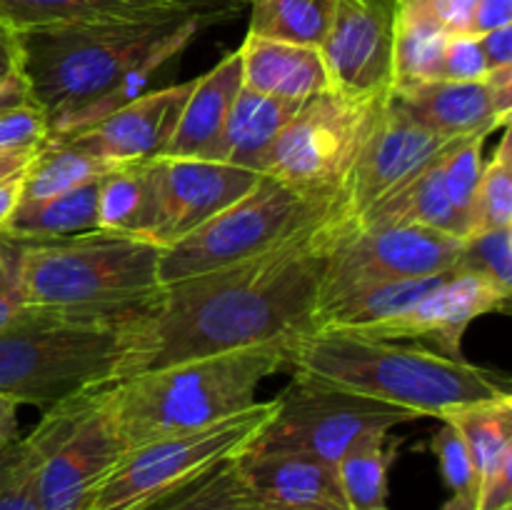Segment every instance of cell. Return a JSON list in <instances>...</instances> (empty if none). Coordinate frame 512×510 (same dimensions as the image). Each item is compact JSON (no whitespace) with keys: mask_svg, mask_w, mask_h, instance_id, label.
<instances>
[{"mask_svg":"<svg viewBox=\"0 0 512 510\" xmlns=\"http://www.w3.org/2000/svg\"><path fill=\"white\" fill-rule=\"evenodd\" d=\"M335 235L333 215L243 263L160 285L128 323L118 380L310 333Z\"/></svg>","mask_w":512,"mask_h":510,"instance_id":"6da1fadb","label":"cell"},{"mask_svg":"<svg viewBox=\"0 0 512 510\" xmlns=\"http://www.w3.org/2000/svg\"><path fill=\"white\" fill-rule=\"evenodd\" d=\"M210 23L200 13H178L18 33L20 73L48 120L50 138L103 118L123 103L125 90L183 53Z\"/></svg>","mask_w":512,"mask_h":510,"instance_id":"7a4b0ae2","label":"cell"},{"mask_svg":"<svg viewBox=\"0 0 512 510\" xmlns=\"http://www.w3.org/2000/svg\"><path fill=\"white\" fill-rule=\"evenodd\" d=\"M285 368L298 378L398 405L418 418L440 420L458 405L512 395L508 378L465 358L340 330H310L288 340Z\"/></svg>","mask_w":512,"mask_h":510,"instance_id":"3957f363","label":"cell"},{"mask_svg":"<svg viewBox=\"0 0 512 510\" xmlns=\"http://www.w3.org/2000/svg\"><path fill=\"white\" fill-rule=\"evenodd\" d=\"M145 298L100 308L25 305L0 333V395L48 410L115 383L128 323Z\"/></svg>","mask_w":512,"mask_h":510,"instance_id":"277c9868","label":"cell"},{"mask_svg":"<svg viewBox=\"0 0 512 510\" xmlns=\"http://www.w3.org/2000/svg\"><path fill=\"white\" fill-rule=\"evenodd\" d=\"M288 340L208 355L110 383V403L128 450L210 428L258 403L265 378L285 370Z\"/></svg>","mask_w":512,"mask_h":510,"instance_id":"5b68a950","label":"cell"},{"mask_svg":"<svg viewBox=\"0 0 512 510\" xmlns=\"http://www.w3.org/2000/svg\"><path fill=\"white\" fill-rule=\"evenodd\" d=\"M25 305L100 308L160 288L163 248L130 235L93 233L58 240H10Z\"/></svg>","mask_w":512,"mask_h":510,"instance_id":"8992f818","label":"cell"},{"mask_svg":"<svg viewBox=\"0 0 512 510\" xmlns=\"http://www.w3.org/2000/svg\"><path fill=\"white\" fill-rule=\"evenodd\" d=\"M333 215L338 218V198H313L280 183L273 175H260L243 198L200 225L188 238L163 248L160 285L243 263Z\"/></svg>","mask_w":512,"mask_h":510,"instance_id":"52a82bcc","label":"cell"},{"mask_svg":"<svg viewBox=\"0 0 512 510\" xmlns=\"http://www.w3.org/2000/svg\"><path fill=\"white\" fill-rule=\"evenodd\" d=\"M278 408V398L258 400L253 408L210 428L160 438L125 453L95 493L88 510H140L183 488L223 460L240 458L260 438Z\"/></svg>","mask_w":512,"mask_h":510,"instance_id":"ba28073f","label":"cell"},{"mask_svg":"<svg viewBox=\"0 0 512 510\" xmlns=\"http://www.w3.org/2000/svg\"><path fill=\"white\" fill-rule=\"evenodd\" d=\"M45 450L38 470L40 510H88L128 445L115 420L110 385L43 413Z\"/></svg>","mask_w":512,"mask_h":510,"instance_id":"9c48e42d","label":"cell"},{"mask_svg":"<svg viewBox=\"0 0 512 510\" xmlns=\"http://www.w3.org/2000/svg\"><path fill=\"white\" fill-rule=\"evenodd\" d=\"M420 420L410 410L383 400L365 398L335 385L298 378L278 395V408L250 450L260 453H300L338 468L340 458L370 433Z\"/></svg>","mask_w":512,"mask_h":510,"instance_id":"30bf717a","label":"cell"},{"mask_svg":"<svg viewBox=\"0 0 512 510\" xmlns=\"http://www.w3.org/2000/svg\"><path fill=\"white\" fill-rule=\"evenodd\" d=\"M385 95L350 98L328 90L305 100L280 130L263 175L313 198H338Z\"/></svg>","mask_w":512,"mask_h":510,"instance_id":"8fae6325","label":"cell"},{"mask_svg":"<svg viewBox=\"0 0 512 510\" xmlns=\"http://www.w3.org/2000/svg\"><path fill=\"white\" fill-rule=\"evenodd\" d=\"M460 250H463V238L420 225H383V228L338 225V235L330 245L328 263L320 280L318 308L368 285L448 273L458 263Z\"/></svg>","mask_w":512,"mask_h":510,"instance_id":"7c38bea8","label":"cell"},{"mask_svg":"<svg viewBox=\"0 0 512 510\" xmlns=\"http://www.w3.org/2000/svg\"><path fill=\"white\" fill-rule=\"evenodd\" d=\"M453 143L410 118L388 93L345 175L335 220L340 225L355 220L393 190L403 188Z\"/></svg>","mask_w":512,"mask_h":510,"instance_id":"4fadbf2b","label":"cell"},{"mask_svg":"<svg viewBox=\"0 0 512 510\" xmlns=\"http://www.w3.org/2000/svg\"><path fill=\"white\" fill-rule=\"evenodd\" d=\"M400 0H338L320 45L330 90L375 98L393 88V50Z\"/></svg>","mask_w":512,"mask_h":510,"instance_id":"5bb4252c","label":"cell"},{"mask_svg":"<svg viewBox=\"0 0 512 510\" xmlns=\"http://www.w3.org/2000/svg\"><path fill=\"white\" fill-rule=\"evenodd\" d=\"M510 295V290L483 275L453 268L408 310L353 333L380 340H430L438 345V353L465 358L463 335L468 325L483 315L508 313Z\"/></svg>","mask_w":512,"mask_h":510,"instance_id":"9a60e30c","label":"cell"},{"mask_svg":"<svg viewBox=\"0 0 512 510\" xmlns=\"http://www.w3.org/2000/svg\"><path fill=\"white\" fill-rule=\"evenodd\" d=\"M158 173V228L153 243L175 245L243 198L260 173L213 160L155 158Z\"/></svg>","mask_w":512,"mask_h":510,"instance_id":"2e32d148","label":"cell"},{"mask_svg":"<svg viewBox=\"0 0 512 510\" xmlns=\"http://www.w3.org/2000/svg\"><path fill=\"white\" fill-rule=\"evenodd\" d=\"M190 90H193V80L168 85L153 93L133 95L108 110L103 118L53 140H68L113 165L163 158L178 128Z\"/></svg>","mask_w":512,"mask_h":510,"instance_id":"e0dca14e","label":"cell"},{"mask_svg":"<svg viewBox=\"0 0 512 510\" xmlns=\"http://www.w3.org/2000/svg\"><path fill=\"white\" fill-rule=\"evenodd\" d=\"M240 468L268 510H348L338 468L318 458L248 450L240 455Z\"/></svg>","mask_w":512,"mask_h":510,"instance_id":"ac0fdd59","label":"cell"},{"mask_svg":"<svg viewBox=\"0 0 512 510\" xmlns=\"http://www.w3.org/2000/svg\"><path fill=\"white\" fill-rule=\"evenodd\" d=\"M390 95L410 118L445 140L495 133L510 125L495 113L488 80H423L405 88H393Z\"/></svg>","mask_w":512,"mask_h":510,"instance_id":"d6986e66","label":"cell"},{"mask_svg":"<svg viewBox=\"0 0 512 510\" xmlns=\"http://www.w3.org/2000/svg\"><path fill=\"white\" fill-rule=\"evenodd\" d=\"M243 88L240 50L225 55L215 68L193 80L178 128L163 158L213 160L235 98Z\"/></svg>","mask_w":512,"mask_h":510,"instance_id":"ffe728a7","label":"cell"},{"mask_svg":"<svg viewBox=\"0 0 512 510\" xmlns=\"http://www.w3.org/2000/svg\"><path fill=\"white\" fill-rule=\"evenodd\" d=\"M243 88L280 100H305L330 90L328 68L318 48L245 35L240 45Z\"/></svg>","mask_w":512,"mask_h":510,"instance_id":"44dd1931","label":"cell"},{"mask_svg":"<svg viewBox=\"0 0 512 510\" xmlns=\"http://www.w3.org/2000/svg\"><path fill=\"white\" fill-rule=\"evenodd\" d=\"M178 13H200V10L185 0H0V20L13 33L63 28V25L163 18Z\"/></svg>","mask_w":512,"mask_h":510,"instance_id":"7402d4cb","label":"cell"},{"mask_svg":"<svg viewBox=\"0 0 512 510\" xmlns=\"http://www.w3.org/2000/svg\"><path fill=\"white\" fill-rule=\"evenodd\" d=\"M448 150V148H445ZM443 153L425 165L415 178H410L403 188L393 190L388 198L375 203L358 218L345 223L343 228H383V225H420V228H433L440 233L455 235V238H468L463 220L455 213L453 203L448 198L443 178ZM340 225V223H338Z\"/></svg>","mask_w":512,"mask_h":510,"instance_id":"603a6c76","label":"cell"},{"mask_svg":"<svg viewBox=\"0 0 512 510\" xmlns=\"http://www.w3.org/2000/svg\"><path fill=\"white\" fill-rule=\"evenodd\" d=\"M300 105L303 103L240 88L223 135H220L213 163H228L263 175L280 130L298 113Z\"/></svg>","mask_w":512,"mask_h":510,"instance_id":"cb8c5ba5","label":"cell"},{"mask_svg":"<svg viewBox=\"0 0 512 510\" xmlns=\"http://www.w3.org/2000/svg\"><path fill=\"white\" fill-rule=\"evenodd\" d=\"M158 210L155 160L115 165L98 180V230L153 243Z\"/></svg>","mask_w":512,"mask_h":510,"instance_id":"d4e9b609","label":"cell"},{"mask_svg":"<svg viewBox=\"0 0 512 510\" xmlns=\"http://www.w3.org/2000/svg\"><path fill=\"white\" fill-rule=\"evenodd\" d=\"M448 273L368 285V288L340 295V298L330 300V303L320 305L315 310L313 330H343V333H353V330L368 328V325L380 323V320L393 318V315L403 313L410 305L418 303Z\"/></svg>","mask_w":512,"mask_h":510,"instance_id":"484cf974","label":"cell"},{"mask_svg":"<svg viewBox=\"0 0 512 510\" xmlns=\"http://www.w3.org/2000/svg\"><path fill=\"white\" fill-rule=\"evenodd\" d=\"M458 430L478 470L480 488L512 465V395L450 408L440 418Z\"/></svg>","mask_w":512,"mask_h":510,"instance_id":"4316f807","label":"cell"},{"mask_svg":"<svg viewBox=\"0 0 512 510\" xmlns=\"http://www.w3.org/2000/svg\"><path fill=\"white\" fill-rule=\"evenodd\" d=\"M98 230V183L40 200H20L0 238L58 240Z\"/></svg>","mask_w":512,"mask_h":510,"instance_id":"83f0119b","label":"cell"},{"mask_svg":"<svg viewBox=\"0 0 512 510\" xmlns=\"http://www.w3.org/2000/svg\"><path fill=\"white\" fill-rule=\"evenodd\" d=\"M115 165L68 140H45L35 153L23 183V200H40L50 195L78 190L83 185L98 183Z\"/></svg>","mask_w":512,"mask_h":510,"instance_id":"f1b7e54d","label":"cell"},{"mask_svg":"<svg viewBox=\"0 0 512 510\" xmlns=\"http://www.w3.org/2000/svg\"><path fill=\"white\" fill-rule=\"evenodd\" d=\"M448 38L450 35L428 15L400 0L393 50V88L443 78V55Z\"/></svg>","mask_w":512,"mask_h":510,"instance_id":"f546056e","label":"cell"},{"mask_svg":"<svg viewBox=\"0 0 512 510\" xmlns=\"http://www.w3.org/2000/svg\"><path fill=\"white\" fill-rule=\"evenodd\" d=\"M338 0H250V35L318 48Z\"/></svg>","mask_w":512,"mask_h":510,"instance_id":"4dcf8cb0","label":"cell"},{"mask_svg":"<svg viewBox=\"0 0 512 510\" xmlns=\"http://www.w3.org/2000/svg\"><path fill=\"white\" fill-rule=\"evenodd\" d=\"M140 510H268L245 480L240 458L223 460L183 488L153 500Z\"/></svg>","mask_w":512,"mask_h":510,"instance_id":"1f68e13d","label":"cell"},{"mask_svg":"<svg viewBox=\"0 0 512 510\" xmlns=\"http://www.w3.org/2000/svg\"><path fill=\"white\" fill-rule=\"evenodd\" d=\"M390 433H370L360 438L338 463V480L348 510L388 508V465L393 450Z\"/></svg>","mask_w":512,"mask_h":510,"instance_id":"d6a6232c","label":"cell"},{"mask_svg":"<svg viewBox=\"0 0 512 510\" xmlns=\"http://www.w3.org/2000/svg\"><path fill=\"white\" fill-rule=\"evenodd\" d=\"M512 228V138L510 125L503 128L493 158L483 163L478 190H475L470 235L483 230ZM468 235V238H470Z\"/></svg>","mask_w":512,"mask_h":510,"instance_id":"836d02e7","label":"cell"},{"mask_svg":"<svg viewBox=\"0 0 512 510\" xmlns=\"http://www.w3.org/2000/svg\"><path fill=\"white\" fill-rule=\"evenodd\" d=\"M45 450L43 425H35L0 455V510H40L38 470Z\"/></svg>","mask_w":512,"mask_h":510,"instance_id":"e575fe53","label":"cell"},{"mask_svg":"<svg viewBox=\"0 0 512 510\" xmlns=\"http://www.w3.org/2000/svg\"><path fill=\"white\" fill-rule=\"evenodd\" d=\"M430 448L438 455L440 473H443L445 485L450 490V498L443 510H478L480 478L458 430L443 423L435 438L430 440Z\"/></svg>","mask_w":512,"mask_h":510,"instance_id":"d590c367","label":"cell"},{"mask_svg":"<svg viewBox=\"0 0 512 510\" xmlns=\"http://www.w3.org/2000/svg\"><path fill=\"white\" fill-rule=\"evenodd\" d=\"M493 133H478L470 138L455 140L443 155V178L448 198L453 203L455 213L463 220L465 230L470 235V218H473L475 190H478L480 173H483V150Z\"/></svg>","mask_w":512,"mask_h":510,"instance_id":"8d00e7d4","label":"cell"},{"mask_svg":"<svg viewBox=\"0 0 512 510\" xmlns=\"http://www.w3.org/2000/svg\"><path fill=\"white\" fill-rule=\"evenodd\" d=\"M455 268L483 275L512 293V228L483 230L465 238Z\"/></svg>","mask_w":512,"mask_h":510,"instance_id":"74e56055","label":"cell"},{"mask_svg":"<svg viewBox=\"0 0 512 510\" xmlns=\"http://www.w3.org/2000/svg\"><path fill=\"white\" fill-rule=\"evenodd\" d=\"M48 138V120L33 100L0 113V150H40Z\"/></svg>","mask_w":512,"mask_h":510,"instance_id":"f35d334b","label":"cell"},{"mask_svg":"<svg viewBox=\"0 0 512 510\" xmlns=\"http://www.w3.org/2000/svg\"><path fill=\"white\" fill-rule=\"evenodd\" d=\"M490 73V63L480 48V38L473 33L450 35L443 55V78L448 80H485Z\"/></svg>","mask_w":512,"mask_h":510,"instance_id":"ab89813d","label":"cell"},{"mask_svg":"<svg viewBox=\"0 0 512 510\" xmlns=\"http://www.w3.org/2000/svg\"><path fill=\"white\" fill-rule=\"evenodd\" d=\"M405 3L428 15L448 35L473 33V15L478 0H405Z\"/></svg>","mask_w":512,"mask_h":510,"instance_id":"60d3db41","label":"cell"},{"mask_svg":"<svg viewBox=\"0 0 512 510\" xmlns=\"http://www.w3.org/2000/svg\"><path fill=\"white\" fill-rule=\"evenodd\" d=\"M512 25V0H478L473 15V35Z\"/></svg>","mask_w":512,"mask_h":510,"instance_id":"b9f144b4","label":"cell"},{"mask_svg":"<svg viewBox=\"0 0 512 510\" xmlns=\"http://www.w3.org/2000/svg\"><path fill=\"white\" fill-rule=\"evenodd\" d=\"M480 48H483L485 58H488L490 70L493 68H508L512 65V25L505 28H495L490 33L478 35Z\"/></svg>","mask_w":512,"mask_h":510,"instance_id":"7bdbcfd3","label":"cell"},{"mask_svg":"<svg viewBox=\"0 0 512 510\" xmlns=\"http://www.w3.org/2000/svg\"><path fill=\"white\" fill-rule=\"evenodd\" d=\"M20 63H23V53H20L18 33H13L0 20V85L20 75Z\"/></svg>","mask_w":512,"mask_h":510,"instance_id":"ee69618b","label":"cell"},{"mask_svg":"<svg viewBox=\"0 0 512 510\" xmlns=\"http://www.w3.org/2000/svg\"><path fill=\"white\" fill-rule=\"evenodd\" d=\"M25 173H28V170H25ZM25 173L0 180V233H3L5 225L10 223V218H13L15 210H18L20 200H23Z\"/></svg>","mask_w":512,"mask_h":510,"instance_id":"f6af8a7d","label":"cell"},{"mask_svg":"<svg viewBox=\"0 0 512 510\" xmlns=\"http://www.w3.org/2000/svg\"><path fill=\"white\" fill-rule=\"evenodd\" d=\"M25 308V295L23 288H20L18 275L10 278V283L0 290V333L13 323L15 315Z\"/></svg>","mask_w":512,"mask_h":510,"instance_id":"bcb514c9","label":"cell"},{"mask_svg":"<svg viewBox=\"0 0 512 510\" xmlns=\"http://www.w3.org/2000/svg\"><path fill=\"white\" fill-rule=\"evenodd\" d=\"M18 440V403L0 395V455Z\"/></svg>","mask_w":512,"mask_h":510,"instance_id":"7dc6e473","label":"cell"},{"mask_svg":"<svg viewBox=\"0 0 512 510\" xmlns=\"http://www.w3.org/2000/svg\"><path fill=\"white\" fill-rule=\"evenodd\" d=\"M38 150H0V180L23 175L33 163Z\"/></svg>","mask_w":512,"mask_h":510,"instance_id":"c3c4849f","label":"cell"},{"mask_svg":"<svg viewBox=\"0 0 512 510\" xmlns=\"http://www.w3.org/2000/svg\"><path fill=\"white\" fill-rule=\"evenodd\" d=\"M185 3L193 5L195 10H200V13L210 15V18L218 23V20L230 18V15L238 13L248 0H185Z\"/></svg>","mask_w":512,"mask_h":510,"instance_id":"681fc988","label":"cell"},{"mask_svg":"<svg viewBox=\"0 0 512 510\" xmlns=\"http://www.w3.org/2000/svg\"><path fill=\"white\" fill-rule=\"evenodd\" d=\"M30 93H28V85H25L23 80V73L15 75V78H10L8 83L0 85V113L8 108H15V105H23V103H30Z\"/></svg>","mask_w":512,"mask_h":510,"instance_id":"f907efd6","label":"cell"},{"mask_svg":"<svg viewBox=\"0 0 512 510\" xmlns=\"http://www.w3.org/2000/svg\"><path fill=\"white\" fill-rule=\"evenodd\" d=\"M15 275V260H13V243L8 238H0V290L10 283Z\"/></svg>","mask_w":512,"mask_h":510,"instance_id":"816d5d0a","label":"cell"},{"mask_svg":"<svg viewBox=\"0 0 512 510\" xmlns=\"http://www.w3.org/2000/svg\"><path fill=\"white\" fill-rule=\"evenodd\" d=\"M248 3H250V0H248Z\"/></svg>","mask_w":512,"mask_h":510,"instance_id":"f5cc1de1","label":"cell"}]
</instances>
